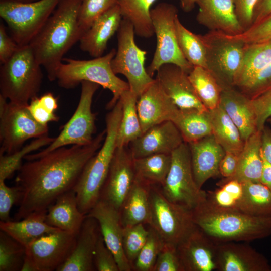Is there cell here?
<instances>
[{
  "label": "cell",
  "instance_id": "obj_1",
  "mask_svg": "<svg viewBox=\"0 0 271 271\" xmlns=\"http://www.w3.org/2000/svg\"><path fill=\"white\" fill-rule=\"evenodd\" d=\"M105 135L104 130L89 145L62 147L23 163L15 179L20 197L14 220L46 212L60 196L73 190L86 164L101 147Z\"/></svg>",
  "mask_w": 271,
  "mask_h": 271
},
{
  "label": "cell",
  "instance_id": "obj_2",
  "mask_svg": "<svg viewBox=\"0 0 271 271\" xmlns=\"http://www.w3.org/2000/svg\"><path fill=\"white\" fill-rule=\"evenodd\" d=\"M82 0H62L29 45L49 81L56 80L63 56L82 36L78 23Z\"/></svg>",
  "mask_w": 271,
  "mask_h": 271
},
{
  "label": "cell",
  "instance_id": "obj_3",
  "mask_svg": "<svg viewBox=\"0 0 271 271\" xmlns=\"http://www.w3.org/2000/svg\"><path fill=\"white\" fill-rule=\"evenodd\" d=\"M191 211L196 226L217 244L253 241L271 235V217L217 209L205 201Z\"/></svg>",
  "mask_w": 271,
  "mask_h": 271
},
{
  "label": "cell",
  "instance_id": "obj_4",
  "mask_svg": "<svg viewBox=\"0 0 271 271\" xmlns=\"http://www.w3.org/2000/svg\"><path fill=\"white\" fill-rule=\"evenodd\" d=\"M122 112V104L119 99L106 115V135L101 147L86 164L73 189L79 209L85 215L99 200L117 148V136Z\"/></svg>",
  "mask_w": 271,
  "mask_h": 271
},
{
  "label": "cell",
  "instance_id": "obj_5",
  "mask_svg": "<svg viewBox=\"0 0 271 271\" xmlns=\"http://www.w3.org/2000/svg\"><path fill=\"white\" fill-rule=\"evenodd\" d=\"M42 66L29 45L19 46L0 68V96L18 104L28 105L38 96L43 79Z\"/></svg>",
  "mask_w": 271,
  "mask_h": 271
},
{
  "label": "cell",
  "instance_id": "obj_6",
  "mask_svg": "<svg viewBox=\"0 0 271 271\" xmlns=\"http://www.w3.org/2000/svg\"><path fill=\"white\" fill-rule=\"evenodd\" d=\"M116 50L112 49L108 53L91 60L63 58L56 74L58 85L69 89L76 87L82 81L97 83L110 90L113 95L107 108L112 109L122 94L129 89L128 82L121 79L114 73L111 61Z\"/></svg>",
  "mask_w": 271,
  "mask_h": 271
},
{
  "label": "cell",
  "instance_id": "obj_7",
  "mask_svg": "<svg viewBox=\"0 0 271 271\" xmlns=\"http://www.w3.org/2000/svg\"><path fill=\"white\" fill-rule=\"evenodd\" d=\"M206 51L207 69L222 89L235 88L245 43L236 35L209 31L200 34Z\"/></svg>",
  "mask_w": 271,
  "mask_h": 271
},
{
  "label": "cell",
  "instance_id": "obj_8",
  "mask_svg": "<svg viewBox=\"0 0 271 271\" xmlns=\"http://www.w3.org/2000/svg\"><path fill=\"white\" fill-rule=\"evenodd\" d=\"M151 222L149 226L164 244L177 247L197 227L191 210L168 200L160 187L150 188Z\"/></svg>",
  "mask_w": 271,
  "mask_h": 271
},
{
  "label": "cell",
  "instance_id": "obj_9",
  "mask_svg": "<svg viewBox=\"0 0 271 271\" xmlns=\"http://www.w3.org/2000/svg\"><path fill=\"white\" fill-rule=\"evenodd\" d=\"M61 1L37 0L26 3L1 1L0 17L18 46L28 45Z\"/></svg>",
  "mask_w": 271,
  "mask_h": 271
},
{
  "label": "cell",
  "instance_id": "obj_10",
  "mask_svg": "<svg viewBox=\"0 0 271 271\" xmlns=\"http://www.w3.org/2000/svg\"><path fill=\"white\" fill-rule=\"evenodd\" d=\"M169 172L160 186L170 201L192 210L206 199L207 192L195 182L188 143L183 142L171 154Z\"/></svg>",
  "mask_w": 271,
  "mask_h": 271
},
{
  "label": "cell",
  "instance_id": "obj_11",
  "mask_svg": "<svg viewBox=\"0 0 271 271\" xmlns=\"http://www.w3.org/2000/svg\"><path fill=\"white\" fill-rule=\"evenodd\" d=\"M178 12L174 5L166 2L160 3L151 10V18L157 38L153 59L146 68L152 77L165 64L176 65L188 74L193 68L183 55L177 43L175 21Z\"/></svg>",
  "mask_w": 271,
  "mask_h": 271
},
{
  "label": "cell",
  "instance_id": "obj_12",
  "mask_svg": "<svg viewBox=\"0 0 271 271\" xmlns=\"http://www.w3.org/2000/svg\"><path fill=\"white\" fill-rule=\"evenodd\" d=\"M81 94L77 107L69 120L63 126L59 134L42 150L26 155L24 159H35L57 148L68 145L85 146L93 140L95 114L92 111L93 97L99 85L89 81L81 83Z\"/></svg>",
  "mask_w": 271,
  "mask_h": 271
},
{
  "label": "cell",
  "instance_id": "obj_13",
  "mask_svg": "<svg viewBox=\"0 0 271 271\" xmlns=\"http://www.w3.org/2000/svg\"><path fill=\"white\" fill-rule=\"evenodd\" d=\"M117 34V49L111 67L116 75L126 78L130 90L138 98L154 80L145 67L147 52L137 45L134 27L129 21L122 19Z\"/></svg>",
  "mask_w": 271,
  "mask_h": 271
},
{
  "label": "cell",
  "instance_id": "obj_14",
  "mask_svg": "<svg viewBox=\"0 0 271 271\" xmlns=\"http://www.w3.org/2000/svg\"><path fill=\"white\" fill-rule=\"evenodd\" d=\"M28 105L15 104L0 96V155L18 150L29 139L48 135V125L34 119Z\"/></svg>",
  "mask_w": 271,
  "mask_h": 271
},
{
  "label": "cell",
  "instance_id": "obj_15",
  "mask_svg": "<svg viewBox=\"0 0 271 271\" xmlns=\"http://www.w3.org/2000/svg\"><path fill=\"white\" fill-rule=\"evenodd\" d=\"M77 235L59 230L35 240L25 247L21 271L57 270L73 251Z\"/></svg>",
  "mask_w": 271,
  "mask_h": 271
},
{
  "label": "cell",
  "instance_id": "obj_16",
  "mask_svg": "<svg viewBox=\"0 0 271 271\" xmlns=\"http://www.w3.org/2000/svg\"><path fill=\"white\" fill-rule=\"evenodd\" d=\"M133 159L127 147H117L101 191L99 199L119 211L136 178Z\"/></svg>",
  "mask_w": 271,
  "mask_h": 271
},
{
  "label": "cell",
  "instance_id": "obj_17",
  "mask_svg": "<svg viewBox=\"0 0 271 271\" xmlns=\"http://www.w3.org/2000/svg\"><path fill=\"white\" fill-rule=\"evenodd\" d=\"M137 108L143 133L156 125L173 121L180 110L156 78L138 98Z\"/></svg>",
  "mask_w": 271,
  "mask_h": 271
},
{
  "label": "cell",
  "instance_id": "obj_18",
  "mask_svg": "<svg viewBox=\"0 0 271 271\" xmlns=\"http://www.w3.org/2000/svg\"><path fill=\"white\" fill-rule=\"evenodd\" d=\"M86 216L97 221L105 243L114 254L119 271L132 270L122 247L123 227L120 211L108 202L99 199Z\"/></svg>",
  "mask_w": 271,
  "mask_h": 271
},
{
  "label": "cell",
  "instance_id": "obj_19",
  "mask_svg": "<svg viewBox=\"0 0 271 271\" xmlns=\"http://www.w3.org/2000/svg\"><path fill=\"white\" fill-rule=\"evenodd\" d=\"M156 73V79L164 92L179 109L208 110L197 96L188 73L181 67L165 64Z\"/></svg>",
  "mask_w": 271,
  "mask_h": 271
},
{
  "label": "cell",
  "instance_id": "obj_20",
  "mask_svg": "<svg viewBox=\"0 0 271 271\" xmlns=\"http://www.w3.org/2000/svg\"><path fill=\"white\" fill-rule=\"evenodd\" d=\"M217 245L196 227L177 247L184 271L217 270Z\"/></svg>",
  "mask_w": 271,
  "mask_h": 271
},
{
  "label": "cell",
  "instance_id": "obj_21",
  "mask_svg": "<svg viewBox=\"0 0 271 271\" xmlns=\"http://www.w3.org/2000/svg\"><path fill=\"white\" fill-rule=\"evenodd\" d=\"M184 142L181 133L173 121L152 126L131 142L129 151L133 159L156 154H171Z\"/></svg>",
  "mask_w": 271,
  "mask_h": 271
},
{
  "label": "cell",
  "instance_id": "obj_22",
  "mask_svg": "<svg viewBox=\"0 0 271 271\" xmlns=\"http://www.w3.org/2000/svg\"><path fill=\"white\" fill-rule=\"evenodd\" d=\"M216 264L219 271H271L264 255L248 245L236 242L217 245Z\"/></svg>",
  "mask_w": 271,
  "mask_h": 271
},
{
  "label": "cell",
  "instance_id": "obj_23",
  "mask_svg": "<svg viewBox=\"0 0 271 271\" xmlns=\"http://www.w3.org/2000/svg\"><path fill=\"white\" fill-rule=\"evenodd\" d=\"M188 145L194 179L201 189L208 179L220 174L219 164L225 152L213 134Z\"/></svg>",
  "mask_w": 271,
  "mask_h": 271
},
{
  "label": "cell",
  "instance_id": "obj_24",
  "mask_svg": "<svg viewBox=\"0 0 271 271\" xmlns=\"http://www.w3.org/2000/svg\"><path fill=\"white\" fill-rule=\"evenodd\" d=\"M198 23L209 31L231 35L244 32L236 17L233 0H199Z\"/></svg>",
  "mask_w": 271,
  "mask_h": 271
},
{
  "label": "cell",
  "instance_id": "obj_25",
  "mask_svg": "<svg viewBox=\"0 0 271 271\" xmlns=\"http://www.w3.org/2000/svg\"><path fill=\"white\" fill-rule=\"evenodd\" d=\"M96 219L86 216L77 235L75 246L67 260L57 271H92L93 257L100 234Z\"/></svg>",
  "mask_w": 271,
  "mask_h": 271
},
{
  "label": "cell",
  "instance_id": "obj_26",
  "mask_svg": "<svg viewBox=\"0 0 271 271\" xmlns=\"http://www.w3.org/2000/svg\"><path fill=\"white\" fill-rule=\"evenodd\" d=\"M122 18L117 4L102 14L81 37V50L94 58L102 56L109 40L117 32Z\"/></svg>",
  "mask_w": 271,
  "mask_h": 271
},
{
  "label": "cell",
  "instance_id": "obj_27",
  "mask_svg": "<svg viewBox=\"0 0 271 271\" xmlns=\"http://www.w3.org/2000/svg\"><path fill=\"white\" fill-rule=\"evenodd\" d=\"M219 104L237 127L244 142L257 130L251 99L236 88L223 89Z\"/></svg>",
  "mask_w": 271,
  "mask_h": 271
},
{
  "label": "cell",
  "instance_id": "obj_28",
  "mask_svg": "<svg viewBox=\"0 0 271 271\" xmlns=\"http://www.w3.org/2000/svg\"><path fill=\"white\" fill-rule=\"evenodd\" d=\"M85 217L79 209L76 193L72 190L60 196L48 207L45 221L60 230L77 234Z\"/></svg>",
  "mask_w": 271,
  "mask_h": 271
},
{
  "label": "cell",
  "instance_id": "obj_29",
  "mask_svg": "<svg viewBox=\"0 0 271 271\" xmlns=\"http://www.w3.org/2000/svg\"><path fill=\"white\" fill-rule=\"evenodd\" d=\"M151 185L136 177L120 208L123 227L138 224L149 225L151 222Z\"/></svg>",
  "mask_w": 271,
  "mask_h": 271
},
{
  "label": "cell",
  "instance_id": "obj_30",
  "mask_svg": "<svg viewBox=\"0 0 271 271\" xmlns=\"http://www.w3.org/2000/svg\"><path fill=\"white\" fill-rule=\"evenodd\" d=\"M261 135L262 131L257 130L244 142L234 174L230 178H223L217 185L231 180L241 182H260L263 168L261 155Z\"/></svg>",
  "mask_w": 271,
  "mask_h": 271
},
{
  "label": "cell",
  "instance_id": "obj_31",
  "mask_svg": "<svg viewBox=\"0 0 271 271\" xmlns=\"http://www.w3.org/2000/svg\"><path fill=\"white\" fill-rule=\"evenodd\" d=\"M46 212L32 214L18 221H0L1 231L26 247L44 235L60 230L46 223Z\"/></svg>",
  "mask_w": 271,
  "mask_h": 271
},
{
  "label": "cell",
  "instance_id": "obj_32",
  "mask_svg": "<svg viewBox=\"0 0 271 271\" xmlns=\"http://www.w3.org/2000/svg\"><path fill=\"white\" fill-rule=\"evenodd\" d=\"M271 63V39L245 43L242 65L237 75L235 88L244 86Z\"/></svg>",
  "mask_w": 271,
  "mask_h": 271
},
{
  "label": "cell",
  "instance_id": "obj_33",
  "mask_svg": "<svg viewBox=\"0 0 271 271\" xmlns=\"http://www.w3.org/2000/svg\"><path fill=\"white\" fill-rule=\"evenodd\" d=\"M212 134L225 152L230 151L240 154L244 141L235 125L222 107L219 105L209 110Z\"/></svg>",
  "mask_w": 271,
  "mask_h": 271
},
{
  "label": "cell",
  "instance_id": "obj_34",
  "mask_svg": "<svg viewBox=\"0 0 271 271\" xmlns=\"http://www.w3.org/2000/svg\"><path fill=\"white\" fill-rule=\"evenodd\" d=\"M119 99L122 112L117 136V148L127 147L143 134L137 108L138 97L129 89Z\"/></svg>",
  "mask_w": 271,
  "mask_h": 271
},
{
  "label": "cell",
  "instance_id": "obj_35",
  "mask_svg": "<svg viewBox=\"0 0 271 271\" xmlns=\"http://www.w3.org/2000/svg\"><path fill=\"white\" fill-rule=\"evenodd\" d=\"M173 122L180 131L184 142L188 144L212 134L209 110L180 109Z\"/></svg>",
  "mask_w": 271,
  "mask_h": 271
},
{
  "label": "cell",
  "instance_id": "obj_36",
  "mask_svg": "<svg viewBox=\"0 0 271 271\" xmlns=\"http://www.w3.org/2000/svg\"><path fill=\"white\" fill-rule=\"evenodd\" d=\"M242 183L243 195L237 210L252 216L271 217V190L260 182Z\"/></svg>",
  "mask_w": 271,
  "mask_h": 271
},
{
  "label": "cell",
  "instance_id": "obj_37",
  "mask_svg": "<svg viewBox=\"0 0 271 271\" xmlns=\"http://www.w3.org/2000/svg\"><path fill=\"white\" fill-rule=\"evenodd\" d=\"M156 0H117L123 19L133 26L136 35L149 38L154 34L151 18V6Z\"/></svg>",
  "mask_w": 271,
  "mask_h": 271
},
{
  "label": "cell",
  "instance_id": "obj_38",
  "mask_svg": "<svg viewBox=\"0 0 271 271\" xmlns=\"http://www.w3.org/2000/svg\"><path fill=\"white\" fill-rule=\"evenodd\" d=\"M171 162V154H156L133 159L136 177L151 185L161 186L169 172Z\"/></svg>",
  "mask_w": 271,
  "mask_h": 271
},
{
  "label": "cell",
  "instance_id": "obj_39",
  "mask_svg": "<svg viewBox=\"0 0 271 271\" xmlns=\"http://www.w3.org/2000/svg\"><path fill=\"white\" fill-rule=\"evenodd\" d=\"M188 76L204 106L208 110L216 108L219 105L222 88L212 74L205 68L194 66Z\"/></svg>",
  "mask_w": 271,
  "mask_h": 271
},
{
  "label": "cell",
  "instance_id": "obj_40",
  "mask_svg": "<svg viewBox=\"0 0 271 271\" xmlns=\"http://www.w3.org/2000/svg\"><path fill=\"white\" fill-rule=\"evenodd\" d=\"M177 43L183 55L193 67L207 69L206 51L200 34L187 29L180 22L178 16L175 21Z\"/></svg>",
  "mask_w": 271,
  "mask_h": 271
},
{
  "label": "cell",
  "instance_id": "obj_41",
  "mask_svg": "<svg viewBox=\"0 0 271 271\" xmlns=\"http://www.w3.org/2000/svg\"><path fill=\"white\" fill-rule=\"evenodd\" d=\"M217 185L218 188L207 192L206 204L219 210H237L243 195L242 182L231 180Z\"/></svg>",
  "mask_w": 271,
  "mask_h": 271
},
{
  "label": "cell",
  "instance_id": "obj_42",
  "mask_svg": "<svg viewBox=\"0 0 271 271\" xmlns=\"http://www.w3.org/2000/svg\"><path fill=\"white\" fill-rule=\"evenodd\" d=\"M54 139L48 135L34 139L11 154L0 155V180L5 181L9 178L14 172L19 170L23 164L22 160L26 155L48 146Z\"/></svg>",
  "mask_w": 271,
  "mask_h": 271
},
{
  "label": "cell",
  "instance_id": "obj_43",
  "mask_svg": "<svg viewBox=\"0 0 271 271\" xmlns=\"http://www.w3.org/2000/svg\"><path fill=\"white\" fill-rule=\"evenodd\" d=\"M25 247L5 232H0V271L21 270Z\"/></svg>",
  "mask_w": 271,
  "mask_h": 271
},
{
  "label": "cell",
  "instance_id": "obj_44",
  "mask_svg": "<svg viewBox=\"0 0 271 271\" xmlns=\"http://www.w3.org/2000/svg\"><path fill=\"white\" fill-rule=\"evenodd\" d=\"M27 107L34 119L42 125H48L49 122L59 120L55 113L58 107V99L51 92L33 98Z\"/></svg>",
  "mask_w": 271,
  "mask_h": 271
},
{
  "label": "cell",
  "instance_id": "obj_45",
  "mask_svg": "<svg viewBox=\"0 0 271 271\" xmlns=\"http://www.w3.org/2000/svg\"><path fill=\"white\" fill-rule=\"evenodd\" d=\"M149 233V229H146L143 224L123 227L122 247L132 268L136 259L147 241Z\"/></svg>",
  "mask_w": 271,
  "mask_h": 271
},
{
  "label": "cell",
  "instance_id": "obj_46",
  "mask_svg": "<svg viewBox=\"0 0 271 271\" xmlns=\"http://www.w3.org/2000/svg\"><path fill=\"white\" fill-rule=\"evenodd\" d=\"M147 241L136 259L132 270L137 271H153L158 256L164 243L156 233L150 226Z\"/></svg>",
  "mask_w": 271,
  "mask_h": 271
},
{
  "label": "cell",
  "instance_id": "obj_47",
  "mask_svg": "<svg viewBox=\"0 0 271 271\" xmlns=\"http://www.w3.org/2000/svg\"><path fill=\"white\" fill-rule=\"evenodd\" d=\"M117 4V0H82L78 19L82 35L99 17Z\"/></svg>",
  "mask_w": 271,
  "mask_h": 271
},
{
  "label": "cell",
  "instance_id": "obj_48",
  "mask_svg": "<svg viewBox=\"0 0 271 271\" xmlns=\"http://www.w3.org/2000/svg\"><path fill=\"white\" fill-rule=\"evenodd\" d=\"M93 263L98 271H119L115 256L106 245L101 233L95 249Z\"/></svg>",
  "mask_w": 271,
  "mask_h": 271
},
{
  "label": "cell",
  "instance_id": "obj_49",
  "mask_svg": "<svg viewBox=\"0 0 271 271\" xmlns=\"http://www.w3.org/2000/svg\"><path fill=\"white\" fill-rule=\"evenodd\" d=\"M270 87L271 63L237 89L251 99Z\"/></svg>",
  "mask_w": 271,
  "mask_h": 271
},
{
  "label": "cell",
  "instance_id": "obj_50",
  "mask_svg": "<svg viewBox=\"0 0 271 271\" xmlns=\"http://www.w3.org/2000/svg\"><path fill=\"white\" fill-rule=\"evenodd\" d=\"M153 271H184L176 247L164 244Z\"/></svg>",
  "mask_w": 271,
  "mask_h": 271
},
{
  "label": "cell",
  "instance_id": "obj_51",
  "mask_svg": "<svg viewBox=\"0 0 271 271\" xmlns=\"http://www.w3.org/2000/svg\"><path fill=\"white\" fill-rule=\"evenodd\" d=\"M251 101L256 117L257 130L262 131L271 117V87Z\"/></svg>",
  "mask_w": 271,
  "mask_h": 271
},
{
  "label": "cell",
  "instance_id": "obj_52",
  "mask_svg": "<svg viewBox=\"0 0 271 271\" xmlns=\"http://www.w3.org/2000/svg\"><path fill=\"white\" fill-rule=\"evenodd\" d=\"M5 182L0 180V219L1 221L6 222L12 220L10 211L13 205L18 203L20 193L16 186L9 187Z\"/></svg>",
  "mask_w": 271,
  "mask_h": 271
},
{
  "label": "cell",
  "instance_id": "obj_53",
  "mask_svg": "<svg viewBox=\"0 0 271 271\" xmlns=\"http://www.w3.org/2000/svg\"><path fill=\"white\" fill-rule=\"evenodd\" d=\"M245 43H252L271 39V14L236 35Z\"/></svg>",
  "mask_w": 271,
  "mask_h": 271
},
{
  "label": "cell",
  "instance_id": "obj_54",
  "mask_svg": "<svg viewBox=\"0 0 271 271\" xmlns=\"http://www.w3.org/2000/svg\"><path fill=\"white\" fill-rule=\"evenodd\" d=\"M235 12L244 32L252 25L254 10L258 0H233Z\"/></svg>",
  "mask_w": 271,
  "mask_h": 271
},
{
  "label": "cell",
  "instance_id": "obj_55",
  "mask_svg": "<svg viewBox=\"0 0 271 271\" xmlns=\"http://www.w3.org/2000/svg\"><path fill=\"white\" fill-rule=\"evenodd\" d=\"M19 46L7 33L3 24H0V62L7 61L16 52Z\"/></svg>",
  "mask_w": 271,
  "mask_h": 271
},
{
  "label": "cell",
  "instance_id": "obj_56",
  "mask_svg": "<svg viewBox=\"0 0 271 271\" xmlns=\"http://www.w3.org/2000/svg\"><path fill=\"white\" fill-rule=\"evenodd\" d=\"M239 154L226 151L219 164V173L224 178L232 177L235 173L239 160Z\"/></svg>",
  "mask_w": 271,
  "mask_h": 271
},
{
  "label": "cell",
  "instance_id": "obj_57",
  "mask_svg": "<svg viewBox=\"0 0 271 271\" xmlns=\"http://www.w3.org/2000/svg\"><path fill=\"white\" fill-rule=\"evenodd\" d=\"M270 14L271 0H258L253 12L252 25Z\"/></svg>",
  "mask_w": 271,
  "mask_h": 271
},
{
  "label": "cell",
  "instance_id": "obj_58",
  "mask_svg": "<svg viewBox=\"0 0 271 271\" xmlns=\"http://www.w3.org/2000/svg\"><path fill=\"white\" fill-rule=\"evenodd\" d=\"M261 153L271 164V128L266 125L262 130Z\"/></svg>",
  "mask_w": 271,
  "mask_h": 271
},
{
  "label": "cell",
  "instance_id": "obj_59",
  "mask_svg": "<svg viewBox=\"0 0 271 271\" xmlns=\"http://www.w3.org/2000/svg\"><path fill=\"white\" fill-rule=\"evenodd\" d=\"M263 168L260 182L271 190V164L267 162L261 154Z\"/></svg>",
  "mask_w": 271,
  "mask_h": 271
},
{
  "label": "cell",
  "instance_id": "obj_60",
  "mask_svg": "<svg viewBox=\"0 0 271 271\" xmlns=\"http://www.w3.org/2000/svg\"><path fill=\"white\" fill-rule=\"evenodd\" d=\"M181 7L183 11L189 12L193 10L199 0H180Z\"/></svg>",
  "mask_w": 271,
  "mask_h": 271
},
{
  "label": "cell",
  "instance_id": "obj_61",
  "mask_svg": "<svg viewBox=\"0 0 271 271\" xmlns=\"http://www.w3.org/2000/svg\"><path fill=\"white\" fill-rule=\"evenodd\" d=\"M1 1H14V2L26 3V2H34V1H37V0H1Z\"/></svg>",
  "mask_w": 271,
  "mask_h": 271
},
{
  "label": "cell",
  "instance_id": "obj_62",
  "mask_svg": "<svg viewBox=\"0 0 271 271\" xmlns=\"http://www.w3.org/2000/svg\"><path fill=\"white\" fill-rule=\"evenodd\" d=\"M266 123H268L271 125V117L267 119Z\"/></svg>",
  "mask_w": 271,
  "mask_h": 271
}]
</instances>
